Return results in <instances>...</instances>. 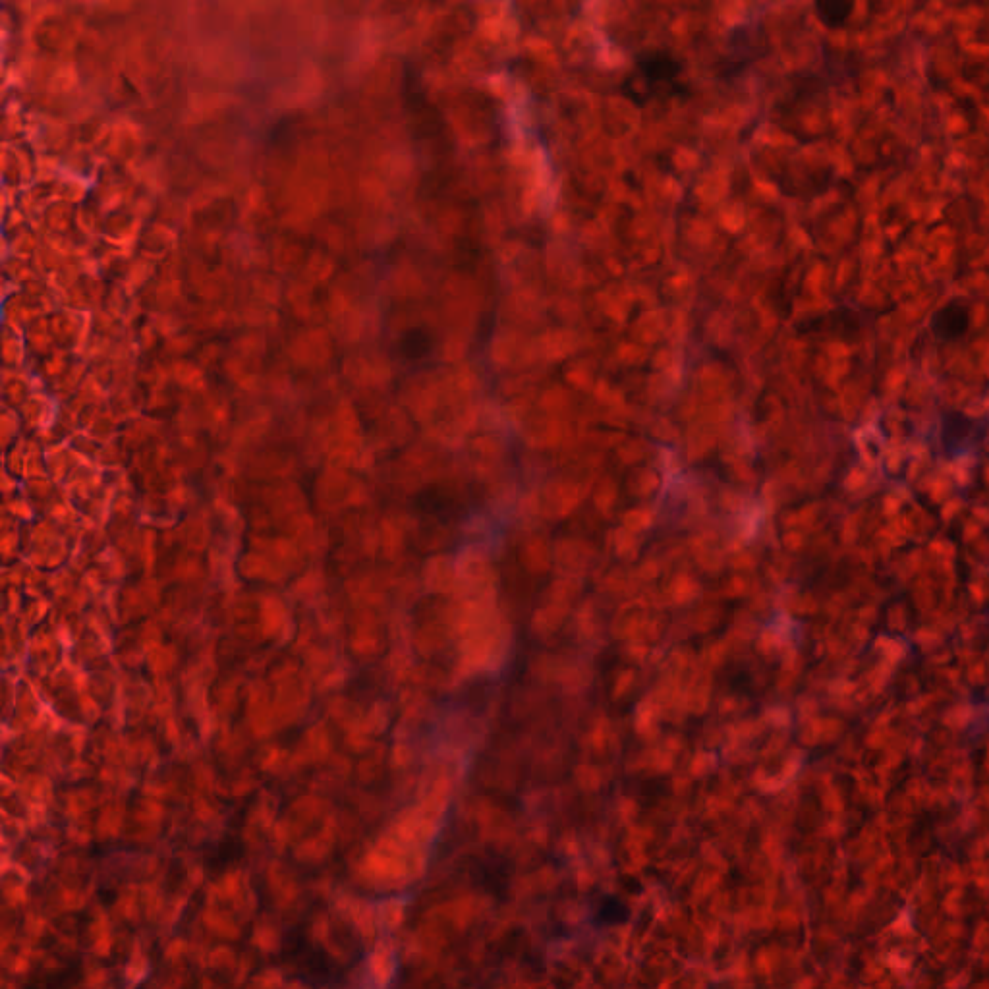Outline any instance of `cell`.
I'll return each mask as SVG.
<instances>
[{"mask_svg": "<svg viewBox=\"0 0 989 989\" xmlns=\"http://www.w3.org/2000/svg\"><path fill=\"white\" fill-rule=\"evenodd\" d=\"M288 961L296 964L302 974L319 976V984H333L327 976H337L335 964L327 957V953L319 947H313L302 933H294L288 943Z\"/></svg>", "mask_w": 989, "mask_h": 989, "instance_id": "4", "label": "cell"}, {"mask_svg": "<svg viewBox=\"0 0 989 989\" xmlns=\"http://www.w3.org/2000/svg\"><path fill=\"white\" fill-rule=\"evenodd\" d=\"M599 912H601V916H603L607 922H619V918H615V916L619 914V916L624 918L626 908H624L619 901L611 899V901H607V903H605V906H603Z\"/></svg>", "mask_w": 989, "mask_h": 989, "instance_id": "8", "label": "cell"}, {"mask_svg": "<svg viewBox=\"0 0 989 989\" xmlns=\"http://www.w3.org/2000/svg\"><path fill=\"white\" fill-rule=\"evenodd\" d=\"M760 39H758V33L754 29L750 28H738L731 33V41H729V57H727V66H729V72H740L748 62H752L754 57H756V51L760 47Z\"/></svg>", "mask_w": 989, "mask_h": 989, "instance_id": "5", "label": "cell"}, {"mask_svg": "<svg viewBox=\"0 0 989 989\" xmlns=\"http://www.w3.org/2000/svg\"><path fill=\"white\" fill-rule=\"evenodd\" d=\"M429 348H431V340L422 329L406 331L398 342V350L406 360H422L429 352Z\"/></svg>", "mask_w": 989, "mask_h": 989, "instance_id": "7", "label": "cell"}, {"mask_svg": "<svg viewBox=\"0 0 989 989\" xmlns=\"http://www.w3.org/2000/svg\"><path fill=\"white\" fill-rule=\"evenodd\" d=\"M972 325L970 304L961 298H953L939 306L930 317V333L939 342H957L964 339Z\"/></svg>", "mask_w": 989, "mask_h": 989, "instance_id": "3", "label": "cell"}, {"mask_svg": "<svg viewBox=\"0 0 989 989\" xmlns=\"http://www.w3.org/2000/svg\"><path fill=\"white\" fill-rule=\"evenodd\" d=\"M682 64L665 49H650L634 60V70L624 78L622 93L636 105L646 107L661 97H673L684 87L679 84Z\"/></svg>", "mask_w": 989, "mask_h": 989, "instance_id": "1", "label": "cell"}, {"mask_svg": "<svg viewBox=\"0 0 989 989\" xmlns=\"http://www.w3.org/2000/svg\"><path fill=\"white\" fill-rule=\"evenodd\" d=\"M854 12V0H816V14L825 28H843Z\"/></svg>", "mask_w": 989, "mask_h": 989, "instance_id": "6", "label": "cell"}, {"mask_svg": "<svg viewBox=\"0 0 989 989\" xmlns=\"http://www.w3.org/2000/svg\"><path fill=\"white\" fill-rule=\"evenodd\" d=\"M984 431L986 425L959 410H945L941 414V447L949 456L966 451L974 441L982 439Z\"/></svg>", "mask_w": 989, "mask_h": 989, "instance_id": "2", "label": "cell"}]
</instances>
